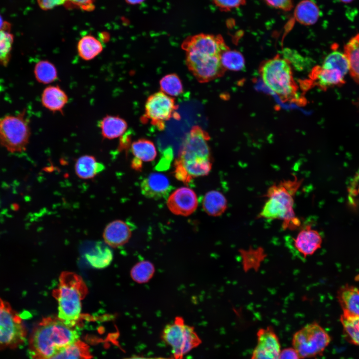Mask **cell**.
Masks as SVG:
<instances>
[{"label":"cell","instance_id":"6da1fadb","mask_svg":"<svg viewBox=\"0 0 359 359\" xmlns=\"http://www.w3.org/2000/svg\"><path fill=\"white\" fill-rule=\"evenodd\" d=\"M78 339L75 327L66 324L58 317H45L33 328L29 337V354L32 359H47Z\"/></svg>","mask_w":359,"mask_h":359},{"label":"cell","instance_id":"7a4b0ae2","mask_svg":"<svg viewBox=\"0 0 359 359\" xmlns=\"http://www.w3.org/2000/svg\"><path fill=\"white\" fill-rule=\"evenodd\" d=\"M302 182L303 179L294 176L293 180H284L269 187L264 195L267 200L257 218L280 220L284 229L298 228L301 222L294 209V197Z\"/></svg>","mask_w":359,"mask_h":359},{"label":"cell","instance_id":"3957f363","mask_svg":"<svg viewBox=\"0 0 359 359\" xmlns=\"http://www.w3.org/2000/svg\"><path fill=\"white\" fill-rule=\"evenodd\" d=\"M88 293L82 277L73 272L64 271L59 284L52 292L58 303V318L66 324L75 327L81 312V301Z\"/></svg>","mask_w":359,"mask_h":359},{"label":"cell","instance_id":"277c9868","mask_svg":"<svg viewBox=\"0 0 359 359\" xmlns=\"http://www.w3.org/2000/svg\"><path fill=\"white\" fill-rule=\"evenodd\" d=\"M259 72L265 85L283 100H292L298 89L290 64L283 57L276 56L261 64Z\"/></svg>","mask_w":359,"mask_h":359},{"label":"cell","instance_id":"5b68a950","mask_svg":"<svg viewBox=\"0 0 359 359\" xmlns=\"http://www.w3.org/2000/svg\"><path fill=\"white\" fill-rule=\"evenodd\" d=\"M31 132L26 112L0 118V145L11 153L25 151Z\"/></svg>","mask_w":359,"mask_h":359},{"label":"cell","instance_id":"8992f818","mask_svg":"<svg viewBox=\"0 0 359 359\" xmlns=\"http://www.w3.org/2000/svg\"><path fill=\"white\" fill-rule=\"evenodd\" d=\"M330 342L328 333L314 322L297 331L293 336L292 344L300 358L306 359L321 355Z\"/></svg>","mask_w":359,"mask_h":359},{"label":"cell","instance_id":"52a82bcc","mask_svg":"<svg viewBox=\"0 0 359 359\" xmlns=\"http://www.w3.org/2000/svg\"><path fill=\"white\" fill-rule=\"evenodd\" d=\"M162 338L172 348L175 359H182L183 355L201 343L194 328L185 324L180 317H177L165 327Z\"/></svg>","mask_w":359,"mask_h":359},{"label":"cell","instance_id":"ba28073f","mask_svg":"<svg viewBox=\"0 0 359 359\" xmlns=\"http://www.w3.org/2000/svg\"><path fill=\"white\" fill-rule=\"evenodd\" d=\"M27 331L19 315L0 298V351L23 345Z\"/></svg>","mask_w":359,"mask_h":359},{"label":"cell","instance_id":"9c48e42d","mask_svg":"<svg viewBox=\"0 0 359 359\" xmlns=\"http://www.w3.org/2000/svg\"><path fill=\"white\" fill-rule=\"evenodd\" d=\"M348 73L349 65L345 54L335 50L327 55L321 66L313 69L311 78L318 87L324 89L344 84Z\"/></svg>","mask_w":359,"mask_h":359},{"label":"cell","instance_id":"30bf717a","mask_svg":"<svg viewBox=\"0 0 359 359\" xmlns=\"http://www.w3.org/2000/svg\"><path fill=\"white\" fill-rule=\"evenodd\" d=\"M220 56L211 52H186L185 62L199 82L206 83L222 76L226 70Z\"/></svg>","mask_w":359,"mask_h":359},{"label":"cell","instance_id":"8fae6325","mask_svg":"<svg viewBox=\"0 0 359 359\" xmlns=\"http://www.w3.org/2000/svg\"><path fill=\"white\" fill-rule=\"evenodd\" d=\"M178 106L174 98L162 91L150 95L145 105V114L141 118L143 123L150 121L160 130L164 129L165 123L172 117L179 119L180 115L176 111Z\"/></svg>","mask_w":359,"mask_h":359},{"label":"cell","instance_id":"7c38bea8","mask_svg":"<svg viewBox=\"0 0 359 359\" xmlns=\"http://www.w3.org/2000/svg\"><path fill=\"white\" fill-rule=\"evenodd\" d=\"M208 133L198 126H193L187 134L177 160L187 161L201 159H211Z\"/></svg>","mask_w":359,"mask_h":359},{"label":"cell","instance_id":"4fadbf2b","mask_svg":"<svg viewBox=\"0 0 359 359\" xmlns=\"http://www.w3.org/2000/svg\"><path fill=\"white\" fill-rule=\"evenodd\" d=\"M186 52H211L221 55L228 50L222 36L220 34L199 33L187 37L181 44Z\"/></svg>","mask_w":359,"mask_h":359},{"label":"cell","instance_id":"5bb4252c","mask_svg":"<svg viewBox=\"0 0 359 359\" xmlns=\"http://www.w3.org/2000/svg\"><path fill=\"white\" fill-rule=\"evenodd\" d=\"M257 339L251 359H279L281 346L272 327L260 329L257 333Z\"/></svg>","mask_w":359,"mask_h":359},{"label":"cell","instance_id":"9a60e30c","mask_svg":"<svg viewBox=\"0 0 359 359\" xmlns=\"http://www.w3.org/2000/svg\"><path fill=\"white\" fill-rule=\"evenodd\" d=\"M198 204L196 194L191 189L181 187L177 189L168 197L167 205L175 214L188 216L196 209Z\"/></svg>","mask_w":359,"mask_h":359},{"label":"cell","instance_id":"2e32d148","mask_svg":"<svg viewBox=\"0 0 359 359\" xmlns=\"http://www.w3.org/2000/svg\"><path fill=\"white\" fill-rule=\"evenodd\" d=\"M140 187L143 195L154 199L167 198L172 189L168 178L157 173H152L144 179Z\"/></svg>","mask_w":359,"mask_h":359},{"label":"cell","instance_id":"e0dca14e","mask_svg":"<svg viewBox=\"0 0 359 359\" xmlns=\"http://www.w3.org/2000/svg\"><path fill=\"white\" fill-rule=\"evenodd\" d=\"M175 176L188 182L192 178L207 175L211 169V159H201L187 161L176 160Z\"/></svg>","mask_w":359,"mask_h":359},{"label":"cell","instance_id":"ac0fdd59","mask_svg":"<svg viewBox=\"0 0 359 359\" xmlns=\"http://www.w3.org/2000/svg\"><path fill=\"white\" fill-rule=\"evenodd\" d=\"M322 243L320 233L309 225L303 228L294 240L295 249L304 258L313 255L321 247Z\"/></svg>","mask_w":359,"mask_h":359},{"label":"cell","instance_id":"d6986e66","mask_svg":"<svg viewBox=\"0 0 359 359\" xmlns=\"http://www.w3.org/2000/svg\"><path fill=\"white\" fill-rule=\"evenodd\" d=\"M132 235V229L129 224L122 220H115L105 227L103 238L108 246L116 248L128 242Z\"/></svg>","mask_w":359,"mask_h":359},{"label":"cell","instance_id":"ffe728a7","mask_svg":"<svg viewBox=\"0 0 359 359\" xmlns=\"http://www.w3.org/2000/svg\"><path fill=\"white\" fill-rule=\"evenodd\" d=\"M343 313L359 317V289L346 284L341 287L337 296Z\"/></svg>","mask_w":359,"mask_h":359},{"label":"cell","instance_id":"44dd1931","mask_svg":"<svg viewBox=\"0 0 359 359\" xmlns=\"http://www.w3.org/2000/svg\"><path fill=\"white\" fill-rule=\"evenodd\" d=\"M41 101L43 106L52 112H62L67 104L66 93L58 85H50L43 91Z\"/></svg>","mask_w":359,"mask_h":359},{"label":"cell","instance_id":"7402d4cb","mask_svg":"<svg viewBox=\"0 0 359 359\" xmlns=\"http://www.w3.org/2000/svg\"><path fill=\"white\" fill-rule=\"evenodd\" d=\"M294 17L296 21L304 25L315 24L320 16L319 7L312 0H302L295 6Z\"/></svg>","mask_w":359,"mask_h":359},{"label":"cell","instance_id":"603a6c76","mask_svg":"<svg viewBox=\"0 0 359 359\" xmlns=\"http://www.w3.org/2000/svg\"><path fill=\"white\" fill-rule=\"evenodd\" d=\"M99 126L103 138L109 140L122 136L126 131V121L118 116L107 115L100 121Z\"/></svg>","mask_w":359,"mask_h":359},{"label":"cell","instance_id":"cb8c5ba5","mask_svg":"<svg viewBox=\"0 0 359 359\" xmlns=\"http://www.w3.org/2000/svg\"><path fill=\"white\" fill-rule=\"evenodd\" d=\"M105 167L103 163L99 162L93 156L84 155L76 161L75 171L76 175L81 179L93 178L103 172Z\"/></svg>","mask_w":359,"mask_h":359},{"label":"cell","instance_id":"d4e9b609","mask_svg":"<svg viewBox=\"0 0 359 359\" xmlns=\"http://www.w3.org/2000/svg\"><path fill=\"white\" fill-rule=\"evenodd\" d=\"M85 258L92 267L102 269L110 264L113 259V253L106 243L99 242L96 243L91 251L86 254Z\"/></svg>","mask_w":359,"mask_h":359},{"label":"cell","instance_id":"484cf974","mask_svg":"<svg viewBox=\"0 0 359 359\" xmlns=\"http://www.w3.org/2000/svg\"><path fill=\"white\" fill-rule=\"evenodd\" d=\"M345 54L349 65V73L359 84V33L353 37L344 47Z\"/></svg>","mask_w":359,"mask_h":359},{"label":"cell","instance_id":"4316f807","mask_svg":"<svg viewBox=\"0 0 359 359\" xmlns=\"http://www.w3.org/2000/svg\"><path fill=\"white\" fill-rule=\"evenodd\" d=\"M204 210L209 215H221L227 207V202L225 196L217 190L207 192L202 200Z\"/></svg>","mask_w":359,"mask_h":359},{"label":"cell","instance_id":"83f0119b","mask_svg":"<svg viewBox=\"0 0 359 359\" xmlns=\"http://www.w3.org/2000/svg\"><path fill=\"white\" fill-rule=\"evenodd\" d=\"M103 49L101 42L91 35L82 37L78 41L77 50L78 55L83 60L89 61L99 55Z\"/></svg>","mask_w":359,"mask_h":359},{"label":"cell","instance_id":"f1b7e54d","mask_svg":"<svg viewBox=\"0 0 359 359\" xmlns=\"http://www.w3.org/2000/svg\"><path fill=\"white\" fill-rule=\"evenodd\" d=\"M88 345L79 340L47 359H91Z\"/></svg>","mask_w":359,"mask_h":359},{"label":"cell","instance_id":"f546056e","mask_svg":"<svg viewBox=\"0 0 359 359\" xmlns=\"http://www.w3.org/2000/svg\"><path fill=\"white\" fill-rule=\"evenodd\" d=\"M131 151L135 158L144 162L153 161L157 155L155 146L150 140L141 139L134 142Z\"/></svg>","mask_w":359,"mask_h":359},{"label":"cell","instance_id":"4dcf8cb0","mask_svg":"<svg viewBox=\"0 0 359 359\" xmlns=\"http://www.w3.org/2000/svg\"><path fill=\"white\" fill-rule=\"evenodd\" d=\"M34 74L36 80L43 84L52 83L58 77L55 66L47 60H40L36 63L34 68Z\"/></svg>","mask_w":359,"mask_h":359},{"label":"cell","instance_id":"1f68e13d","mask_svg":"<svg viewBox=\"0 0 359 359\" xmlns=\"http://www.w3.org/2000/svg\"><path fill=\"white\" fill-rule=\"evenodd\" d=\"M340 321L348 340L359 347V317L343 313Z\"/></svg>","mask_w":359,"mask_h":359},{"label":"cell","instance_id":"d6a6232c","mask_svg":"<svg viewBox=\"0 0 359 359\" xmlns=\"http://www.w3.org/2000/svg\"><path fill=\"white\" fill-rule=\"evenodd\" d=\"M155 268L154 264L148 260L141 261L132 268L130 275L132 279L139 284L149 282L154 275Z\"/></svg>","mask_w":359,"mask_h":359},{"label":"cell","instance_id":"836d02e7","mask_svg":"<svg viewBox=\"0 0 359 359\" xmlns=\"http://www.w3.org/2000/svg\"><path fill=\"white\" fill-rule=\"evenodd\" d=\"M14 36L10 29L0 30V65L6 67L11 58Z\"/></svg>","mask_w":359,"mask_h":359},{"label":"cell","instance_id":"e575fe53","mask_svg":"<svg viewBox=\"0 0 359 359\" xmlns=\"http://www.w3.org/2000/svg\"><path fill=\"white\" fill-rule=\"evenodd\" d=\"M221 62L226 69L232 71H240L245 66V60L243 55L235 50L228 49L221 54Z\"/></svg>","mask_w":359,"mask_h":359},{"label":"cell","instance_id":"d590c367","mask_svg":"<svg viewBox=\"0 0 359 359\" xmlns=\"http://www.w3.org/2000/svg\"><path fill=\"white\" fill-rule=\"evenodd\" d=\"M161 91L171 96H178L183 92V86L179 76L171 73L164 76L160 81Z\"/></svg>","mask_w":359,"mask_h":359},{"label":"cell","instance_id":"8d00e7d4","mask_svg":"<svg viewBox=\"0 0 359 359\" xmlns=\"http://www.w3.org/2000/svg\"><path fill=\"white\" fill-rule=\"evenodd\" d=\"M242 258L243 267L248 270L250 269H256L263 261L265 256L263 249H250L248 250L240 251Z\"/></svg>","mask_w":359,"mask_h":359},{"label":"cell","instance_id":"74e56055","mask_svg":"<svg viewBox=\"0 0 359 359\" xmlns=\"http://www.w3.org/2000/svg\"><path fill=\"white\" fill-rule=\"evenodd\" d=\"M283 58L285 59L291 65L292 64L296 69L301 70L304 69L307 61L298 52L286 48L283 51Z\"/></svg>","mask_w":359,"mask_h":359},{"label":"cell","instance_id":"f35d334b","mask_svg":"<svg viewBox=\"0 0 359 359\" xmlns=\"http://www.w3.org/2000/svg\"><path fill=\"white\" fill-rule=\"evenodd\" d=\"M214 4L221 11H229L244 5L246 0H212Z\"/></svg>","mask_w":359,"mask_h":359},{"label":"cell","instance_id":"ab89813d","mask_svg":"<svg viewBox=\"0 0 359 359\" xmlns=\"http://www.w3.org/2000/svg\"><path fill=\"white\" fill-rule=\"evenodd\" d=\"M267 5L284 11H290L294 7L293 0H262Z\"/></svg>","mask_w":359,"mask_h":359},{"label":"cell","instance_id":"60d3db41","mask_svg":"<svg viewBox=\"0 0 359 359\" xmlns=\"http://www.w3.org/2000/svg\"><path fill=\"white\" fill-rule=\"evenodd\" d=\"M95 0H68L66 4H69L85 11L93 10L95 6Z\"/></svg>","mask_w":359,"mask_h":359},{"label":"cell","instance_id":"b9f144b4","mask_svg":"<svg viewBox=\"0 0 359 359\" xmlns=\"http://www.w3.org/2000/svg\"><path fill=\"white\" fill-rule=\"evenodd\" d=\"M68 0H37V3L43 10H48L60 5L66 4Z\"/></svg>","mask_w":359,"mask_h":359},{"label":"cell","instance_id":"7bdbcfd3","mask_svg":"<svg viewBox=\"0 0 359 359\" xmlns=\"http://www.w3.org/2000/svg\"><path fill=\"white\" fill-rule=\"evenodd\" d=\"M293 348H288L281 351L279 359H300Z\"/></svg>","mask_w":359,"mask_h":359},{"label":"cell","instance_id":"ee69618b","mask_svg":"<svg viewBox=\"0 0 359 359\" xmlns=\"http://www.w3.org/2000/svg\"><path fill=\"white\" fill-rule=\"evenodd\" d=\"M3 29H11L10 24L3 20L0 15V30Z\"/></svg>","mask_w":359,"mask_h":359},{"label":"cell","instance_id":"f6af8a7d","mask_svg":"<svg viewBox=\"0 0 359 359\" xmlns=\"http://www.w3.org/2000/svg\"><path fill=\"white\" fill-rule=\"evenodd\" d=\"M132 359H175L174 358H145L141 357H133Z\"/></svg>","mask_w":359,"mask_h":359},{"label":"cell","instance_id":"bcb514c9","mask_svg":"<svg viewBox=\"0 0 359 359\" xmlns=\"http://www.w3.org/2000/svg\"><path fill=\"white\" fill-rule=\"evenodd\" d=\"M144 0H126V2L129 4H136L142 2Z\"/></svg>","mask_w":359,"mask_h":359},{"label":"cell","instance_id":"7dc6e473","mask_svg":"<svg viewBox=\"0 0 359 359\" xmlns=\"http://www.w3.org/2000/svg\"><path fill=\"white\" fill-rule=\"evenodd\" d=\"M355 180L356 181H359V170L355 176Z\"/></svg>","mask_w":359,"mask_h":359},{"label":"cell","instance_id":"c3c4849f","mask_svg":"<svg viewBox=\"0 0 359 359\" xmlns=\"http://www.w3.org/2000/svg\"><path fill=\"white\" fill-rule=\"evenodd\" d=\"M341 0L342 1H343V2H344L347 3V2H351V1H352L353 0Z\"/></svg>","mask_w":359,"mask_h":359},{"label":"cell","instance_id":"681fc988","mask_svg":"<svg viewBox=\"0 0 359 359\" xmlns=\"http://www.w3.org/2000/svg\"><path fill=\"white\" fill-rule=\"evenodd\" d=\"M130 359V358H128V359Z\"/></svg>","mask_w":359,"mask_h":359}]
</instances>
